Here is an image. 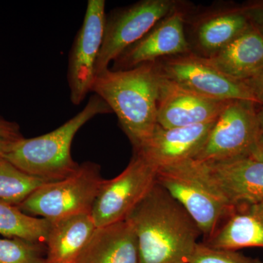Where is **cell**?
Here are the masks:
<instances>
[{"mask_svg":"<svg viewBox=\"0 0 263 263\" xmlns=\"http://www.w3.org/2000/svg\"><path fill=\"white\" fill-rule=\"evenodd\" d=\"M136 233L138 263H189L201 232L156 181L127 218Z\"/></svg>","mask_w":263,"mask_h":263,"instance_id":"6da1fadb","label":"cell"},{"mask_svg":"<svg viewBox=\"0 0 263 263\" xmlns=\"http://www.w3.org/2000/svg\"><path fill=\"white\" fill-rule=\"evenodd\" d=\"M160 80L157 61L129 70L109 68L95 77L91 92L103 99L117 115L134 151L141 148L157 126Z\"/></svg>","mask_w":263,"mask_h":263,"instance_id":"7a4b0ae2","label":"cell"},{"mask_svg":"<svg viewBox=\"0 0 263 263\" xmlns=\"http://www.w3.org/2000/svg\"><path fill=\"white\" fill-rule=\"evenodd\" d=\"M109 114L113 111L108 104L94 94L81 111L60 127L43 136L12 142L3 157L31 176L50 181L67 179L80 167L71 155L76 133L93 118Z\"/></svg>","mask_w":263,"mask_h":263,"instance_id":"3957f363","label":"cell"},{"mask_svg":"<svg viewBox=\"0 0 263 263\" xmlns=\"http://www.w3.org/2000/svg\"><path fill=\"white\" fill-rule=\"evenodd\" d=\"M104 180L99 164L85 162L76 174L43 185L17 207L26 214L41 216L50 221L91 214Z\"/></svg>","mask_w":263,"mask_h":263,"instance_id":"277c9868","label":"cell"},{"mask_svg":"<svg viewBox=\"0 0 263 263\" xmlns=\"http://www.w3.org/2000/svg\"><path fill=\"white\" fill-rule=\"evenodd\" d=\"M157 182L193 218L204 241L214 234L232 209L202 179L193 160L157 169Z\"/></svg>","mask_w":263,"mask_h":263,"instance_id":"5b68a950","label":"cell"},{"mask_svg":"<svg viewBox=\"0 0 263 263\" xmlns=\"http://www.w3.org/2000/svg\"><path fill=\"white\" fill-rule=\"evenodd\" d=\"M179 7L175 0H142L106 15L95 75L108 70L123 52Z\"/></svg>","mask_w":263,"mask_h":263,"instance_id":"8992f818","label":"cell"},{"mask_svg":"<svg viewBox=\"0 0 263 263\" xmlns=\"http://www.w3.org/2000/svg\"><path fill=\"white\" fill-rule=\"evenodd\" d=\"M258 104L233 100L216 119L205 144L193 160L212 162L249 157L262 134L257 118Z\"/></svg>","mask_w":263,"mask_h":263,"instance_id":"52a82bcc","label":"cell"},{"mask_svg":"<svg viewBox=\"0 0 263 263\" xmlns=\"http://www.w3.org/2000/svg\"><path fill=\"white\" fill-rule=\"evenodd\" d=\"M157 168L134 152L125 170L117 177L104 180L91 215L97 228L124 220L157 181Z\"/></svg>","mask_w":263,"mask_h":263,"instance_id":"ba28073f","label":"cell"},{"mask_svg":"<svg viewBox=\"0 0 263 263\" xmlns=\"http://www.w3.org/2000/svg\"><path fill=\"white\" fill-rule=\"evenodd\" d=\"M161 76L213 100L254 99L245 81L235 80L211 65L204 57L188 53L157 60Z\"/></svg>","mask_w":263,"mask_h":263,"instance_id":"9c48e42d","label":"cell"},{"mask_svg":"<svg viewBox=\"0 0 263 263\" xmlns=\"http://www.w3.org/2000/svg\"><path fill=\"white\" fill-rule=\"evenodd\" d=\"M193 160L200 177L227 206L263 201V162L250 157Z\"/></svg>","mask_w":263,"mask_h":263,"instance_id":"30bf717a","label":"cell"},{"mask_svg":"<svg viewBox=\"0 0 263 263\" xmlns=\"http://www.w3.org/2000/svg\"><path fill=\"white\" fill-rule=\"evenodd\" d=\"M105 18V1L89 0L84 22L69 53L67 82L73 105H80L91 91L96 77L95 66L103 43Z\"/></svg>","mask_w":263,"mask_h":263,"instance_id":"8fae6325","label":"cell"},{"mask_svg":"<svg viewBox=\"0 0 263 263\" xmlns=\"http://www.w3.org/2000/svg\"><path fill=\"white\" fill-rule=\"evenodd\" d=\"M186 10L179 7L113 62L112 70H125L146 62L191 53L185 31Z\"/></svg>","mask_w":263,"mask_h":263,"instance_id":"7c38bea8","label":"cell"},{"mask_svg":"<svg viewBox=\"0 0 263 263\" xmlns=\"http://www.w3.org/2000/svg\"><path fill=\"white\" fill-rule=\"evenodd\" d=\"M228 102L197 94L160 74L157 124L170 129L214 122Z\"/></svg>","mask_w":263,"mask_h":263,"instance_id":"4fadbf2b","label":"cell"},{"mask_svg":"<svg viewBox=\"0 0 263 263\" xmlns=\"http://www.w3.org/2000/svg\"><path fill=\"white\" fill-rule=\"evenodd\" d=\"M216 120L170 129L157 124L150 138L134 152L141 154L157 169L193 160L205 144Z\"/></svg>","mask_w":263,"mask_h":263,"instance_id":"5bb4252c","label":"cell"},{"mask_svg":"<svg viewBox=\"0 0 263 263\" xmlns=\"http://www.w3.org/2000/svg\"><path fill=\"white\" fill-rule=\"evenodd\" d=\"M252 25L243 5L222 6L208 10L197 17L193 28L192 51L211 57L228 46Z\"/></svg>","mask_w":263,"mask_h":263,"instance_id":"9a60e30c","label":"cell"},{"mask_svg":"<svg viewBox=\"0 0 263 263\" xmlns=\"http://www.w3.org/2000/svg\"><path fill=\"white\" fill-rule=\"evenodd\" d=\"M203 243L234 251L263 247V201L232 207L214 234Z\"/></svg>","mask_w":263,"mask_h":263,"instance_id":"2e32d148","label":"cell"},{"mask_svg":"<svg viewBox=\"0 0 263 263\" xmlns=\"http://www.w3.org/2000/svg\"><path fill=\"white\" fill-rule=\"evenodd\" d=\"M75 263H138L136 233L127 219L97 228Z\"/></svg>","mask_w":263,"mask_h":263,"instance_id":"e0dca14e","label":"cell"},{"mask_svg":"<svg viewBox=\"0 0 263 263\" xmlns=\"http://www.w3.org/2000/svg\"><path fill=\"white\" fill-rule=\"evenodd\" d=\"M205 59L232 79L247 80L263 70V33L252 24L226 47Z\"/></svg>","mask_w":263,"mask_h":263,"instance_id":"ac0fdd59","label":"cell"},{"mask_svg":"<svg viewBox=\"0 0 263 263\" xmlns=\"http://www.w3.org/2000/svg\"><path fill=\"white\" fill-rule=\"evenodd\" d=\"M96 229L91 214L51 221L44 263H75Z\"/></svg>","mask_w":263,"mask_h":263,"instance_id":"d6986e66","label":"cell"},{"mask_svg":"<svg viewBox=\"0 0 263 263\" xmlns=\"http://www.w3.org/2000/svg\"><path fill=\"white\" fill-rule=\"evenodd\" d=\"M51 221L35 218L15 205L0 202V234L46 245Z\"/></svg>","mask_w":263,"mask_h":263,"instance_id":"ffe728a7","label":"cell"},{"mask_svg":"<svg viewBox=\"0 0 263 263\" xmlns=\"http://www.w3.org/2000/svg\"><path fill=\"white\" fill-rule=\"evenodd\" d=\"M53 182L26 174L0 157V200L18 206L38 188Z\"/></svg>","mask_w":263,"mask_h":263,"instance_id":"44dd1931","label":"cell"},{"mask_svg":"<svg viewBox=\"0 0 263 263\" xmlns=\"http://www.w3.org/2000/svg\"><path fill=\"white\" fill-rule=\"evenodd\" d=\"M46 245L12 238L0 239V263H44Z\"/></svg>","mask_w":263,"mask_h":263,"instance_id":"7402d4cb","label":"cell"},{"mask_svg":"<svg viewBox=\"0 0 263 263\" xmlns=\"http://www.w3.org/2000/svg\"><path fill=\"white\" fill-rule=\"evenodd\" d=\"M189 263H262L230 249H216L197 243Z\"/></svg>","mask_w":263,"mask_h":263,"instance_id":"603a6c76","label":"cell"},{"mask_svg":"<svg viewBox=\"0 0 263 263\" xmlns=\"http://www.w3.org/2000/svg\"><path fill=\"white\" fill-rule=\"evenodd\" d=\"M251 22L263 33V0L243 4Z\"/></svg>","mask_w":263,"mask_h":263,"instance_id":"cb8c5ba5","label":"cell"},{"mask_svg":"<svg viewBox=\"0 0 263 263\" xmlns=\"http://www.w3.org/2000/svg\"><path fill=\"white\" fill-rule=\"evenodd\" d=\"M245 82L250 90L255 103L263 106V70Z\"/></svg>","mask_w":263,"mask_h":263,"instance_id":"d4e9b609","label":"cell"},{"mask_svg":"<svg viewBox=\"0 0 263 263\" xmlns=\"http://www.w3.org/2000/svg\"><path fill=\"white\" fill-rule=\"evenodd\" d=\"M0 138L11 141H18L24 137L22 136L17 123L10 122L0 116Z\"/></svg>","mask_w":263,"mask_h":263,"instance_id":"484cf974","label":"cell"},{"mask_svg":"<svg viewBox=\"0 0 263 263\" xmlns=\"http://www.w3.org/2000/svg\"><path fill=\"white\" fill-rule=\"evenodd\" d=\"M249 157L254 160L263 162V134L259 136L257 143H255L253 148L251 151Z\"/></svg>","mask_w":263,"mask_h":263,"instance_id":"4316f807","label":"cell"},{"mask_svg":"<svg viewBox=\"0 0 263 263\" xmlns=\"http://www.w3.org/2000/svg\"><path fill=\"white\" fill-rule=\"evenodd\" d=\"M13 141H11V140L0 138V157H3L5 152H6L7 150L9 148L10 145L11 144L12 142Z\"/></svg>","mask_w":263,"mask_h":263,"instance_id":"83f0119b","label":"cell"},{"mask_svg":"<svg viewBox=\"0 0 263 263\" xmlns=\"http://www.w3.org/2000/svg\"><path fill=\"white\" fill-rule=\"evenodd\" d=\"M257 118H258L261 132L263 134V106L262 105H258L257 106Z\"/></svg>","mask_w":263,"mask_h":263,"instance_id":"f1b7e54d","label":"cell"},{"mask_svg":"<svg viewBox=\"0 0 263 263\" xmlns=\"http://www.w3.org/2000/svg\"><path fill=\"white\" fill-rule=\"evenodd\" d=\"M0 202H3V201H2V200H0Z\"/></svg>","mask_w":263,"mask_h":263,"instance_id":"f546056e","label":"cell"}]
</instances>
